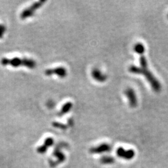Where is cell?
Here are the masks:
<instances>
[{
	"mask_svg": "<svg viewBox=\"0 0 168 168\" xmlns=\"http://www.w3.org/2000/svg\"><path fill=\"white\" fill-rule=\"evenodd\" d=\"M139 60L141 67H138L135 66H132L129 69L130 72L131 73L136 74H142L143 75L145 76L147 79V81L150 82L153 89L155 92H159L161 89V84H160L159 81H157V79L154 77V75L149 70V69L148 68L147 61L143 54L140 55Z\"/></svg>",
	"mask_w": 168,
	"mask_h": 168,
	"instance_id": "6da1fadb",
	"label": "cell"
},
{
	"mask_svg": "<svg viewBox=\"0 0 168 168\" xmlns=\"http://www.w3.org/2000/svg\"><path fill=\"white\" fill-rule=\"evenodd\" d=\"M0 63L5 67L10 66L14 68L24 67L29 69H34L37 66V63L35 60L27 57H3L1 59Z\"/></svg>",
	"mask_w": 168,
	"mask_h": 168,
	"instance_id": "7a4b0ae2",
	"label": "cell"
},
{
	"mask_svg": "<svg viewBox=\"0 0 168 168\" xmlns=\"http://www.w3.org/2000/svg\"><path fill=\"white\" fill-rule=\"evenodd\" d=\"M46 3L45 0H41L32 4L29 6L27 7L26 8L23 10L20 14V18L23 20L33 17L36 13V11L39 10Z\"/></svg>",
	"mask_w": 168,
	"mask_h": 168,
	"instance_id": "3957f363",
	"label": "cell"
},
{
	"mask_svg": "<svg viewBox=\"0 0 168 168\" xmlns=\"http://www.w3.org/2000/svg\"><path fill=\"white\" fill-rule=\"evenodd\" d=\"M44 74L47 77L53 75H57L61 79H64L67 76V70L66 68L62 66L55 67L51 69H47L44 71Z\"/></svg>",
	"mask_w": 168,
	"mask_h": 168,
	"instance_id": "277c9868",
	"label": "cell"
},
{
	"mask_svg": "<svg viewBox=\"0 0 168 168\" xmlns=\"http://www.w3.org/2000/svg\"><path fill=\"white\" fill-rule=\"evenodd\" d=\"M91 75L95 81L100 83H102L106 81L107 79V76L106 74H103L102 72L98 68H94L91 72Z\"/></svg>",
	"mask_w": 168,
	"mask_h": 168,
	"instance_id": "5b68a950",
	"label": "cell"
},
{
	"mask_svg": "<svg viewBox=\"0 0 168 168\" xmlns=\"http://www.w3.org/2000/svg\"><path fill=\"white\" fill-rule=\"evenodd\" d=\"M125 94L128 100L130 106L133 108L137 107L138 101L135 91L132 89H128L125 90Z\"/></svg>",
	"mask_w": 168,
	"mask_h": 168,
	"instance_id": "8992f818",
	"label": "cell"
},
{
	"mask_svg": "<svg viewBox=\"0 0 168 168\" xmlns=\"http://www.w3.org/2000/svg\"><path fill=\"white\" fill-rule=\"evenodd\" d=\"M117 154L120 157H121L122 158L130 159L134 157L135 152L132 150L126 151L125 150V149H123L122 148H120L118 149L117 150Z\"/></svg>",
	"mask_w": 168,
	"mask_h": 168,
	"instance_id": "52a82bcc",
	"label": "cell"
},
{
	"mask_svg": "<svg viewBox=\"0 0 168 168\" xmlns=\"http://www.w3.org/2000/svg\"><path fill=\"white\" fill-rule=\"evenodd\" d=\"M73 107V103L70 102H67L66 103L62 105L61 110L59 111L58 113L59 117H62V116L64 115L70 111Z\"/></svg>",
	"mask_w": 168,
	"mask_h": 168,
	"instance_id": "ba28073f",
	"label": "cell"
},
{
	"mask_svg": "<svg viewBox=\"0 0 168 168\" xmlns=\"http://www.w3.org/2000/svg\"><path fill=\"white\" fill-rule=\"evenodd\" d=\"M110 150V146L108 144H102V145L91 149V152L93 153H105Z\"/></svg>",
	"mask_w": 168,
	"mask_h": 168,
	"instance_id": "9c48e42d",
	"label": "cell"
},
{
	"mask_svg": "<svg viewBox=\"0 0 168 168\" xmlns=\"http://www.w3.org/2000/svg\"><path fill=\"white\" fill-rule=\"evenodd\" d=\"M54 143V140L51 138H47L44 142V145L39 148V152H45L46 151V147H50Z\"/></svg>",
	"mask_w": 168,
	"mask_h": 168,
	"instance_id": "30bf717a",
	"label": "cell"
},
{
	"mask_svg": "<svg viewBox=\"0 0 168 168\" xmlns=\"http://www.w3.org/2000/svg\"><path fill=\"white\" fill-rule=\"evenodd\" d=\"M134 49L137 53L142 55L145 53V47L141 43H138L134 47Z\"/></svg>",
	"mask_w": 168,
	"mask_h": 168,
	"instance_id": "8fae6325",
	"label": "cell"
},
{
	"mask_svg": "<svg viewBox=\"0 0 168 168\" xmlns=\"http://www.w3.org/2000/svg\"><path fill=\"white\" fill-rule=\"evenodd\" d=\"M6 32V27L3 24H0V39H1L5 36Z\"/></svg>",
	"mask_w": 168,
	"mask_h": 168,
	"instance_id": "7c38bea8",
	"label": "cell"
},
{
	"mask_svg": "<svg viewBox=\"0 0 168 168\" xmlns=\"http://www.w3.org/2000/svg\"><path fill=\"white\" fill-rule=\"evenodd\" d=\"M53 126L56 128H61V129H66L67 128V126L66 125H63V124L57 123V122H54L53 123Z\"/></svg>",
	"mask_w": 168,
	"mask_h": 168,
	"instance_id": "4fadbf2b",
	"label": "cell"
},
{
	"mask_svg": "<svg viewBox=\"0 0 168 168\" xmlns=\"http://www.w3.org/2000/svg\"><path fill=\"white\" fill-rule=\"evenodd\" d=\"M102 161L104 163H110L113 162V159L111 158H105L102 159Z\"/></svg>",
	"mask_w": 168,
	"mask_h": 168,
	"instance_id": "5bb4252c",
	"label": "cell"
},
{
	"mask_svg": "<svg viewBox=\"0 0 168 168\" xmlns=\"http://www.w3.org/2000/svg\"><path fill=\"white\" fill-rule=\"evenodd\" d=\"M167 17H168V16H167Z\"/></svg>",
	"mask_w": 168,
	"mask_h": 168,
	"instance_id": "9a60e30c",
	"label": "cell"
}]
</instances>
